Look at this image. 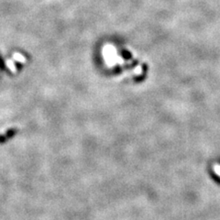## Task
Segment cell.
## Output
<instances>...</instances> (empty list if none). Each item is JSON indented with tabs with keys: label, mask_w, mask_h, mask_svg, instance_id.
Wrapping results in <instances>:
<instances>
[{
	"label": "cell",
	"mask_w": 220,
	"mask_h": 220,
	"mask_svg": "<svg viewBox=\"0 0 220 220\" xmlns=\"http://www.w3.org/2000/svg\"><path fill=\"white\" fill-rule=\"evenodd\" d=\"M13 58H14V60H16V61H17L19 62H25L26 61V58L23 55H22V54L17 53V52H16V53L13 54Z\"/></svg>",
	"instance_id": "1"
},
{
	"label": "cell",
	"mask_w": 220,
	"mask_h": 220,
	"mask_svg": "<svg viewBox=\"0 0 220 220\" xmlns=\"http://www.w3.org/2000/svg\"><path fill=\"white\" fill-rule=\"evenodd\" d=\"M6 64H7V66H8V67L12 72H16V71H17V69H16V67H15V65H14V63H13V61H12L11 60L7 61H6Z\"/></svg>",
	"instance_id": "2"
}]
</instances>
